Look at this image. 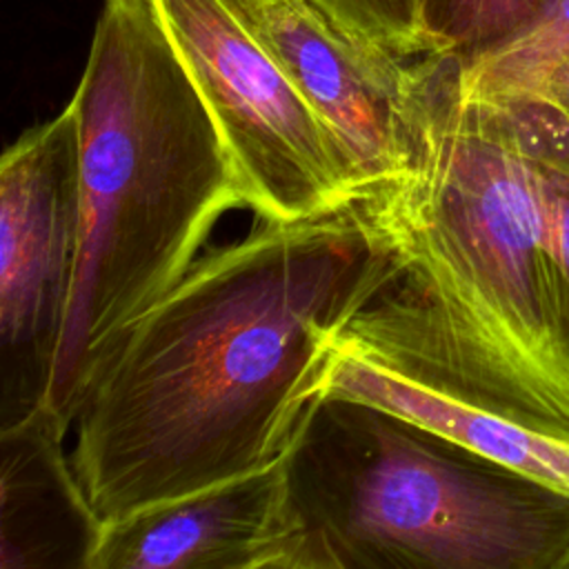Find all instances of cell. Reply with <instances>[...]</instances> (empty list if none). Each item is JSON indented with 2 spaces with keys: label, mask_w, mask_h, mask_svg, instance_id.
<instances>
[{
  "label": "cell",
  "mask_w": 569,
  "mask_h": 569,
  "mask_svg": "<svg viewBox=\"0 0 569 569\" xmlns=\"http://www.w3.org/2000/svg\"><path fill=\"white\" fill-rule=\"evenodd\" d=\"M400 262L360 200L296 222L256 218L100 356L69 456L100 525L260 471L302 440L342 329Z\"/></svg>",
  "instance_id": "cell-1"
},
{
  "label": "cell",
  "mask_w": 569,
  "mask_h": 569,
  "mask_svg": "<svg viewBox=\"0 0 569 569\" xmlns=\"http://www.w3.org/2000/svg\"><path fill=\"white\" fill-rule=\"evenodd\" d=\"M360 202L400 276L336 345L569 438V282L522 107L465 98L447 56L411 167Z\"/></svg>",
  "instance_id": "cell-2"
},
{
  "label": "cell",
  "mask_w": 569,
  "mask_h": 569,
  "mask_svg": "<svg viewBox=\"0 0 569 569\" xmlns=\"http://www.w3.org/2000/svg\"><path fill=\"white\" fill-rule=\"evenodd\" d=\"M80 127V251L44 407L71 427L107 347L247 207L224 138L156 0H102L71 96Z\"/></svg>",
  "instance_id": "cell-3"
},
{
  "label": "cell",
  "mask_w": 569,
  "mask_h": 569,
  "mask_svg": "<svg viewBox=\"0 0 569 569\" xmlns=\"http://www.w3.org/2000/svg\"><path fill=\"white\" fill-rule=\"evenodd\" d=\"M291 467L320 569H569V493L373 405L325 400Z\"/></svg>",
  "instance_id": "cell-4"
},
{
  "label": "cell",
  "mask_w": 569,
  "mask_h": 569,
  "mask_svg": "<svg viewBox=\"0 0 569 569\" xmlns=\"http://www.w3.org/2000/svg\"><path fill=\"white\" fill-rule=\"evenodd\" d=\"M156 9L256 218L296 222L360 200L333 131L224 0H156Z\"/></svg>",
  "instance_id": "cell-5"
},
{
  "label": "cell",
  "mask_w": 569,
  "mask_h": 569,
  "mask_svg": "<svg viewBox=\"0 0 569 569\" xmlns=\"http://www.w3.org/2000/svg\"><path fill=\"white\" fill-rule=\"evenodd\" d=\"M80 251V127L71 102L0 158L2 427L44 407Z\"/></svg>",
  "instance_id": "cell-6"
},
{
  "label": "cell",
  "mask_w": 569,
  "mask_h": 569,
  "mask_svg": "<svg viewBox=\"0 0 569 569\" xmlns=\"http://www.w3.org/2000/svg\"><path fill=\"white\" fill-rule=\"evenodd\" d=\"M342 144L360 200L413 162L427 93L451 53L407 58L333 0H224Z\"/></svg>",
  "instance_id": "cell-7"
},
{
  "label": "cell",
  "mask_w": 569,
  "mask_h": 569,
  "mask_svg": "<svg viewBox=\"0 0 569 569\" xmlns=\"http://www.w3.org/2000/svg\"><path fill=\"white\" fill-rule=\"evenodd\" d=\"M293 451L104 522L87 569H320L293 489Z\"/></svg>",
  "instance_id": "cell-8"
},
{
  "label": "cell",
  "mask_w": 569,
  "mask_h": 569,
  "mask_svg": "<svg viewBox=\"0 0 569 569\" xmlns=\"http://www.w3.org/2000/svg\"><path fill=\"white\" fill-rule=\"evenodd\" d=\"M67 433L69 427L47 407L2 427V569H87L102 525L62 451Z\"/></svg>",
  "instance_id": "cell-9"
},
{
  "label": "cell",
  "mask_w": 569,
  "mask_h": 569,
  "mask_svg": "<svg viewBox=\"0 0 569 569\" xmlns=\"http://www.w3.org/2000/svg\"><path fill=\"white\" fill-rule=\"evenodd\" d=\"M373 405L569 493V438L551 436L462 400L333 342L325 400Z\"/></svg>",
  "instance_id": "cell-10"
},
{
  "label": "cell",
  "mask_w": 569,
  "mask_h": 569,
  "mask_svg": "<svg viewBox=\"0 0 569 569\" xmlns=\"http://www.w3.org/2000/svg\"><path fill=\"white\" fill-rule=\"evenodd\" d=\"M569 56V0H547L509 40L460 60V93L469 100L509 102L540 93Z\"/></svg>",
  "instance_id": "cell-11"
},
{
  "label": "cell",
  "mask_w": 569,
  "mask_h": 569,
  "mask_svg": "<svg viewBox=\"0 0 569 569\" xmlns=\"http://www.w3.org/2000/svg\"><path fill=\"white\" fill-rule=\"evenodd\" d=\"M547 0H422L420 24L438 53L473 58L525 29Z\"/></svg>",
  "instance_id": "cell-12"
},
{
  "label": "cell",
  "mask_w": 569,
  "mask_h": 569,
  "mask_svg": "<svg viewBox=\"0 0 569 569\" xmlns=\"http://www.w3.org/2000/svg\"><path fill=\"white\" fill-rule=\"evenodd\" d=\"M513 102L522 107L545 164L553 240L569 282V116L545 98H525Z\"/></svg>",
  "instance_id": "cell-13"
},
{
  "label": "cell",
  "mask_w": 569,
  "mask_h": 569,
  "mask_svg": "<svg viewBox=\"0 0 569 569\" xmlns=\"http://www.w3.org/2000/svg\"><path fill=\"white\" fill-rule=\"evenodd\" d=\"M360 29L407 58L440 56L420 24L422 0H333Z\"/></svg>",
  "instance_id": "cell-14"
},
{
  "label": "cell",
  "mask_w": 569,
  "mask_h": 569,
  "mask_svg": "<svg viewBox=\"0 0 569 569\" xmlns=\"http://www.w3.org/2000/svg\"><path fill=\"white\" fill-rule=\"evenodd\" d=\"M533 98H545L569 116V56L549 73L545 87Z\"/></svg>",
  "instance_id": "cell-15"
}]
</instances>
